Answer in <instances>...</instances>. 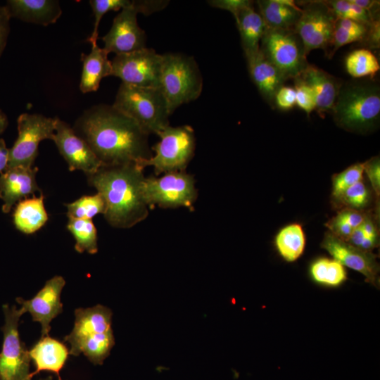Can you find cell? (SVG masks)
Returning a JSON list of instances; mask_svg holds the SVG:
<instances>
[{
  "mask_svg": "<svg viewBox=\"0 0 380 380\" xmlns=\"http://www.w3.org/2000/svg\"><path fill=\"white\" fill-rule=\"evenodd\" d=\"M143 170L137 163L102 165L95 172L87 175L88 184L105 201L103 215L110 226L129 229L148 216V207L142 193Z\"/></svg>",
  "mask_w": 380,
  "mask_h": 380,
  "instance_id": "cell-2",
  "label": "cell"
},
{
  "mask_svg": "<svg viewBox=\"0 0 380 380\" xmlns=\"http://www.w3.org/2000/svg\"><path fill=\"white\" fill-rule=\"evenodd\" d=\"M336 19L326 1H310L302 8L293 30L301 40L306 55L331 44Z\"/></svg>",
  "mask_w": 380,
  "mask_h": 380,
  "instance_id": "cell-13",
  "label": "cell"
},
{
  "mask_svg": "<svg viewBox=\"0 0 380 380\" xmlns=\"http://www.w3.org/2000/svg\"><path fill=\"white\" fill-rule=\"evenodd\" d=\"M310 274L316 283L330 287L338 286L347 278L343 265L335 259L320 258L310 265Z\"/></svg>",
  "mask_w": 380,
  "mask_h": 380,
  "instance_id": "cell-28",
  "label": "cell"
},
{
  "mask_svg": "<svg viewBox=\"0 0 380 380\" xmlns=\"http://www.w3.org/2000/svg\"><path fill=\"white\" fill-rule=\"evenodd\" d=\"M56 120V118L40 114H20L17 120L18 137L13 146L8 148L6 168L33 167L38 156L39 143L44 139H53Z\"/></svg>",
  "mask_w": 380,
  "mask_h": 380,
  "instance_id": "cell-11",
  "label": "cell"
},
{
  "mask_svg": "<svg viewBox=\"0 0 380 380\" xmlns=\"http://www.w3.org/2000/svg\"><path fill=\"white\" fill-rule=\"evenodd\" d=\"M68 219L91 220L98 214H104L106 203L101 194L86 195L72 203H66Z\"/></svg>",
  "mask_w": 380,
  "mask_h": 380,
  "instance_id": "cell-31",
  "label": "cell"
},
{
  "mask_svg": "<svg viewBox=\"0 0 380 380\" xmlns=\"http://www.w3.org/2000/svg\"><path fill=\"white\" fill-rule=\"evenodd\" d=\"M364 171L366 172L375 194L379 196L380 163L379 157H375L365 163Z\"/></svg>",
  "mask_w": 380,
  "mask_h": 380,
  "instance_id": "cell-41",
  "label": "cell"
},
{
  "mask_svg": "<svg viewBox=\"0 0 380 380\" xmlns=\"http://www.w3.org/2000/svg\"><path fill=\"white\" fill-rule=\"evenodd\" d=\"M108 53L97 44L91 45L89 54L82 53V71L80 83V91L85 94L96 91L101 80L111 76L112 64L108 58Z\"/></svg>",
  "mask_w": 380,
  "mask_h": 380,
  "instance_id": "cell-23",
  "label": "cell"
},
{
  "mask_svg": "<svg viewBox=\"0 0 380 380\" xmlns=\"http://www.w3.org/2000/svg\"><path fill=\"white\" fill-rule=\"evenodd\" d=\"M367 32L354 30L340 24L336 19L331 46L333 49L331 56L341 46L346 44L362 41L365 39Z\"/></svg>",
  "mask_w": 380,
  "mask_h": 380,
  "instance_id": "cell-35",
  "label": "cell"
},
{
  "mask_svg": "<svg viewBox=\"0 0 380 380\" xmlns=\"http://www.w3.org/2000/svg\"><path fill=\"white\" fill-rule=\"evenodd\" d=\"M360 226L362 229L365 236L377 237L376 228L370 220H367L365 218L363 222Z\"/></svg>",
  "mask_w": 380,
  "mask_h": 380,
  "instance_id": "cell-47",
  "label": "cell"
},
{
  "mask_svg": "<svg viewBox=\"0 0 380 380\" xmlns=\"http://www.w3.org/2000/svg\"><path fill=\"white\" fill-rule=\"evenodd\" d=\"M163 60V54L146 47L116 54L111 61V76L136 87L160 88Z\"/></svg>",
  "mask_w": 380,
  "mask_h": 380,
  "instance_id": "cell-12",
  "label": "cell"
},
{
  "mask_svg": "<svg viewBox=\"0 0 380 380\" xmlns=\"http://www.w3.org/2000/svg\"><path fill=\"white\" fill-rule=\"evenodd\" d=\"M331 112L338 126L350 131L367 130L379 120V87L358 84L341 87Z\"/></svg>",
  "mask_w": 380,
  "mask_h": 380,
  "instance_id": "cell-6",
  "label": "cell"
},
{
  "mask_svg": "<svg viewBox=\"0 0 380 380\" xmlns=\"http://www.w3.org/2000/svg\"><path fill=\"white\" fill-rule=\"evenodd\" d=\"M251 77L263 98L272 104L286 78L260 51L246 58Z\"/></svg>",
  "mask_w": 380,
  "mask_h": 380,
  "instance_id": "cell-22",
  "label": "cell"
},
{
  "mask_svg": "<svg viewBox=\"0 0 380 380\" xmlns=\"http://www.w3.org/2000/svg\"><path fill=\"white\" fill-rule=\"evenodd\" d=\"M133 1L130 0H91V5L94 16V23L93 31L88 38V42L94 45L97 43L99 36V27L103 16L109 11H116L132 6Z\"/></svg>",
  "mask_w": 380,
  "mask_h": 380,
  "instance_id": "cell-33",
  "label": "cell"
},
{
  "mask_svg": "<svg viewBox=\"0 0 380 380\" xmlns=\"http://www.w3.org/2000/svg\"><path fill=\"white\" fill-rule=\"evenodd\" d=\"M67 229L75 240V249L77 252L97 253V230L91 220L69 219Z\"/></svg>",
  "mask_w": 380,
  "mask_h": 380,
  "instance_id": "cell-29",
  "label": "cell"
},
{
  "mask_svg": "<svg viewBox=\"0 0 380 380\" xmlns=\"http://www.w3.org/2000/svg\"><path fill=\"white\" fill-rule=\"evenodd\" d=\"M142 193L150 208L154 205L163 208L184 207L192 210L198 197L195 179L185 171L167 172L160 177H145Z\"/></svg>",
  "mask_w": 380,
  "mask_h": 380,
  "instance_id": "cell-9",
  "label": "cell"
},
{
  "mask_svg": "<svg viewBox=\"0 0 380 380\" xmlns=\"http://www.w3.org/2000/svg\"><path fill=\"white\" fill-rule=\"evenodd\" d=\"M163 55L160 89L172 115L181 105L199 97L203 89V78L194 58L182 53Z\"/></svg>",
  "mask_w": 380,
  "mask_h": 380,
  "instance_id": "cell-5",
  "label": "cell"
},
{
  "mask_svg": "<svg viewBox=\"0 0 380 380\" xmlns=\"http://www.w3.org/2000/svg\"><path fill=\"white\" fill-rule=\"evenodd\" d=\"M274 101L281 110H288L296 105V91L291 87L282 86L277 91Z\"/></svg>",
  "mask_w": 380,
  "mask_h": 380,
  "instance_id": "cell-38",
  "label": "cell"
},
{
  "mask_svg": "<svg viewBox=\"0 0 380 380\" xmlns=\"http://www.w3.org/2000/svg\"><path fill=\"white\" fill-rule=\"evenodd\" d=\"M52 140L68 165L70 171L82 170L86 175L95 172L101 165L91 148L67 122L56 118Z\"/></svg>",
  "mask_w": 380,
  "mask_h": 380,
  "instance_id": "cell-16",
  "label": "cell"
},
{
  "mask_svg": "<svg viewBox=\"0 0 380 380\" xmlns=\"http://www.w3.org/2000/svg\"><path fill=\"white\" fill-rule=\"evenodd\" d=\"M72 129L102 165L139 163L153 155L148 135L113 105L97 104L85 110Z\"/></svg>",
  "mask_w": 380,
  "mask_h": 380,
  "instance_id": "cell-1",
  "label": "cell"
},
{
  "mask_svg": "<svg viewBox=\"0 0 380 380\" xmlns=\"http://www.w3.org/2000/svg\"><path fill=\"white\" fill-rule=\"evenodd\" d=\"M321 246L342 265L361 273L367 281L379 286V268L371 252L362 251L331 233L325 234Z\"/></svg>",
  "mask_w": 380,
  "mask_h": 380,
  "instance_id": "cell-17",
  "label": "cell"
},
{
  "mask_svg": "<svg viewBox=\"0 0 380 380\" xmlns=\"http://www.w3.org/2000/svg\"><path fill=\"white\" fill-rule=\"evenodd\" d=\"M65 285V279L56 275L47 280L44 286L30 300L17 297L15 301L20 308L29 312L34 322L41 324V337L49 335L51 322L63 312V303L61 301L62 290Z\"/></svg>",
  "mask_w": 380,
  "mask_h": 380,
  "instance_id": "cell-14",
  "label": "cell"
},
{
  "mask_svg": "<svg viewBox=\"0 0 380 380\" xmlns=\"http://www.w3.org/2000/svg\"><path fill=\"white\" fill-rule=\"evenodd\" d=\"M368 196L367 187L360 181L346 190L341 198L351 209L355 210L364 208L367 205Z\"/></svg>",
  "mask_w": 380,
  "mask_h": 380,
  "instance_id": "cell-37",
  "label": "cell"
},
{
  "mask_svg": "<svg viewBox=\"0 0 380 380\" xmlns=\"http://www.w3.org/2000/svg\"><path fill=\"white\" fill-rule=\"evenodd\" d=\"M260 51L286 80L299 76L308 65L304 46L293 30L266 28Z\"/></svg>",
  "mask_w": 380,
  "mask_h": 380,
  "instance_id": "cell-10",
  "label": "cell"
},
{
  "mask_svg": "<svg viewBox=\"0 0 380 380\" xmlns=\"http://www.w3.org/2000/svg\"><path fill=\"white\" fill-rule=\"evenodd\" d=\"M38 380H54L51 376H48L44 378H40Z\"/></svg>",
  "mask_w": 380,
  "mask_h": 380,
  "instance_id": "cell-49",
  "label": "cell"
},
{
  "mask_svg": "<svg viewBox=\"0 0 380 380\" xmlns=\"http://www.w3.org/2000/svg\"><path fill=\"white\" fill-rule=\"evenodd\" d=\"M138 11L134 0L131 6L121 10L113 19L110 30L101 39L108 53H125L146 47V35L137 23Z\"/></svg>",
  "mask_w": 380,
  "mask_h": 380,
  "instance_id": "cell-15",
  "label": "cell"
},
{
  "mask_svg": "<svg viewBox=\"0 0 380 380\" xmlns=\"http://www.w3.org/2000/svg\"><path fill=\"white\" fill-rule=\"evenodd\" d=\"M11 17L5 6H0V57L6 46L10 32Z\"/></svg>",
  "mask_w": 380,
  "mask_h": 380,
  "instance_id": "cell-42",
  "label": "cell"
},
{
  "mask_svg": "<svg viewBox=\"0 0 380 380\" xmlns=\"http://www.w3.org/2000/svg\"><path fill=\"white\" fill-rule=\"evenodd\" d=\"M44 195L33 196L18 202L13 214L15 228L25 234H32L40 229L49 220L44 207Z\"/></svg>",
  "mask_w": 380,
  "mask_h": 380,
  "instance_id": "cell-25",
  "label": "cell"
},
{
  "mask_svg": "<svg viewBox=\"0 0 380 380\" xmlns=\"http://www.w3.org/2000/svg\"><path fill=\"white\" fill-rule=\"evenodd\" d=\"M112 105L148 135L158 134L170 125L171 115L160 88L139 87L122 82Z\"/></svg>",
  "mask_w": 380,
  "mask_h": 380,
  "instance_id": "cell-4",
  "label": "cell"
},
{
  "mask_svg": "<svg viewBox=\"0 0 380 380\" xmlns=\"http://www.w3.org/2000/svg\"><path fill=\"white\" fill-rule=\"evenodd\" d=\"M207 2L212 7L229 11L234 17L241 10L253 6V2L248 0H211Z\"/></svg>",
  "mask_w": 380,
  "mask_h": 380,
  "instance_id": "cell-39",
  "label": "cell"
},
{
  "mask_svg": "<svg viewBox=\"0 0 380 380\" xmlns=\"http://www.w3.org/2000/svg\"><path fill=\"white\" fill-rule=\"evenodd\" d=\"M3 343L0 351V380H32L29 350L21 341L18 330L23 311L15 304L2 305Z\"/></svg>",
  "mask_w": 380,
  "mask_h": 380,
  "instance_id": "cell-8",
  "label": "cell"
},
{
  "mask_svg": "<svg viewBox=\"0 0 380 380\" xmlns=\"http://www.w3.org/2000/svg\"><path fill=\"white\" fill-rule=\"evenodd\" d=\"M336 18L349 19L369 26L374 20L372 14L359 7L350 0L326 1Z\"/></svg>",
  "mask_w": 380,
  "mask_h": 380,
  "instance_id": "cell-32",
  "label": "cell"
},
{
  "mask_svg": "<svg viewBox=\"0 0 380 380\" xmlns=\"http://www.w3.org/2000/svg\"><path fill=\"white\" fill-rule=\"evenodd\" d=\"M296 105L309 115L315 108L316 103L312 89L299 77L294 78Z\"/></svg>",
  "mask_w": 380,
  "mask_h": 380,
  "instance_id": "cell-36",
  "label": "cell"
},
{
  "mask_svg": "<svg viewBox=\"0 0 380 380\" xmlns=\"http://www.w3.org/2000/svg\"><path fill=\"white\" fill-rule=\"evenodd\" d=\"M331 231V234L338 239L348 241L354 229L345 220L336 215L326 224Z\"/></svg>",
  "mask_w": 380,
  "mask_h": 380,
  "instance_id": "cell-40",
  "label": "cell"
},
{
  "mask_svg": "<svg viewBox=\"0 0 380 380\" xmlns=\"http://www.w3.org/2000/svg\"><path fill=\"white\" fill-rule=\"evenodd\" d=\"M379 20L374 19L368 26V30L365 39L372 47L379 48L380 39Z\"/></svg>",
  "mask_w": 380,
  "mask_h": 380,
  "instance_id": "cell-44",
  "label": "cell"
},
{
  "mask_svg": "<svg viewBox=\"0 0 380 380\" xmlns=\"http://www.w3.org/2000/svg\"><path fill=\"white\" fill-rule=\"evenodd\" d=\"M8 160V148L4 139H0V173L5 170Z\"/></svg>",
  "mask_w": 380,
  "mask_h": 380,
  "instance_id": "cell-46",
  "label": "cell"
},
{
  "mask_svg": "<svg viewBox=\"0 0 380 380\" xmlns=\"http://www.w3.org/2000/svg\"><path fill=\"white\" fill-rule=\"evenodd\" d=\"M364 168L365 163H356L336 175L332 181L333 196L341 198L346 190L362 181Z\"/></svg>",
  "mask_w": 380,
  "mask_h": 380,
  "instance_id": "cell-34",
  "label": "cell"
},
{
  "mask_svg": "<svg viewBox=\"0 0 380 380\" xmlns=\"http://www.w3.org/2000/svg\"><path fill=\"white\" fill-rule=\"evenodd\" d=\"M234 18L246 57L254 55L260 51V43L267 28L262 18L252 6L241 10Z\"/></svg>",
  "mask_w": 380,
  "mask_h": 380,
  "instance_id": "cell-24",
  "label": "cell"
},
{
  "mask_svg": "<svg viewBox=\"0 0 380 380\" xmlns=\"http://www.w3.org/2000/svg\"><path fill=\"white\" fill-rule=\"evenodd\" d=\"M257 5L267 28L293 30L302 13V8H292L279 0L257 1Z\"/></svg>",
  "mask_w": 380,
  "mask_h": 380,
  "instance_id": "cell-26",
  "label": "cell"
},
{
  "mask_svg": "<svg viewBox=\"0 0 380 380\" xmlns=\"http://www.w3.org/2000/svg\"><path fill=\"white\" fill-rule=\"evenodd\" d=\"M300 77L312 90L316 110L320 115L332 110L341 85L332 75L312 65H308Z\"/></svg>",
  "mask_w": 380,
  "mask_h": 380,
  "instance_id": "cell-21",
  "label": "cell"
},
{
  "mask_svg": "<svg viewBox=\"0 0 380 380\" xmlns=\"http://www.w3.org/2000/svg\"><path fill=\"white\" fill-rule=\"evenodd\" d=\"M276 248L284 260L294 262L303 254L305 237L300 224L294 223L283 227L275 237Z\"/></svg>",
  "mask_w": 380,
  "mask_h": 380,
  "instance_id": "cell-27",
  "label": "cell"
},
{
  "mask_svg": "<svg viewBox=\"0 0 380 380\" xmlns=\"http://www.w3.org/2000/svg\"><path fill=\"white\" fill-rule=\"evenodd\" d=\"M37 167L18 166L6 168L0 173V198L2 211L8 213L13 206L36 192L42 194L36 181Z\"/></svg>",
  "mask_w": 380,
  "mask_h": 380,
  "instance_id": "cell-18",
  "label": "cell"
},
{
  "mask_svg": "<svg viewBox=\"0 0 380 380\" xmlns=\"http://www.w3.org/2000/svg\"><path fill=\"white\" fill-rule=\"evenodd\" d=\"M8 120L6 115L0 109V134L6 129Z\"/></svg>",
  "mask_w": 380,
  "mask_h": 380,
  "instance_id": "cell-48",
  "label": "cell"
},
{
  "mask_svg": "<svg viewBox=\"0 0 380 380\" xmlns=\"http://www.w3.org/2000/svg\"><path fill=\"white\" fill-rule=\"evenodd\" d=\"M5 6L11 18L44 26L55 23L62 13L56 0H8Z\"/></svg>",
  "mask_w": 380,
  "mask_h": 380,
  "instance_id": "cell-20",
  "label": "cell"
},
{
  "mask_svg": "<svg viewBox=\"0 0 380 380\" xmlns=\"http://www.w3.org/2000/svg\"><path fill=\"white\" fill-rule=\"evenodd\" d=\"M74 326L64 341L70 344L69 354H83L94 365H103L115 346L112 329L113 313L101 304L75 310Z\"/></svg>",
  "mask_w": 380,
  "mask_h": 380,
  "instance_id": "cell-3",
  "label": "cell"
},
{
  "mask_svg": "<svg viewBox=\"0 0 380 380\" xmlns=\"http://www.w3.org/2000/svg\"><path fill=\"white\" fill-rule=\"evenodd\" d=\"M337 215L345 220L354 229L358 227L365 219L360 212L351 208L344 209Z\"/></svg>",
  "mask_w": 380,
  "mask_h": 380,
  "instance_id": "cell-43",
  "label": "cell"
},
{
  "mask_svg": "<svg viewBox=\"0 0 380 380\" xmlns=\"http://www.w3.org/2000/svg\"><path fill=\"white\" fill-rule=\"evenodd\" d=\"M29 354L35 367L30 374L31 379L40 372L48 371L55 373L58 380H62L60 372L70 355L63 343L47 335L41 337L29 350Z\"/></svg>",
  "mask_w": 380,
  "mask_h": 380,
  "instance_id": "cell-19",
  "label": "cell"
},
{
  "mask_svg": "<svg viewBox=\"0 0 380 380\" xmlns=\"http://www.w3.org/2000/svg\"><path fill=\"white\" fill-rule=\"evenodd\" d=\"M157 135L160 140L152 147L154 154L137 164L143 169L152 166L156 175L185 171L196 148L193 128L189 125H169Z\"/></svg>",
  "mask_w": 380,
  "mask_h": 380,
  "instance_id": "cell-7",
  "label": "cell"
},
{
  "mask_svg": "<svg viewBox=\"0 0 380 380\" xmlns=\"http://www.w3.org/2000/svg\"><path fill=\"white\" fill-rule=\"evenodd\" d=\"M347 72L353 78L374 76L380 69L376 57L367 49L350 52L345 61Z\"/></svg>",
  "mask_w": 380,
  "mask_h": 380,
  "instance_id": "cell-30",
  "label": "cell"
},
{
  "mask_svg": "<svg viewBox=\"0 0 380 380\" xmlns=\"http://www.w3.org/2000/svg\"><path fill=\"white\" fill-rule=\"evenodd\" d=\"M352 3L358 6L359 7L363 8L364 10L368 11L372 14L374 9H377V6L379 5V1H371V0H350Z\"/></svg>",
  "mask_w": 380,
  "mask_h": 380,
  "instance_id": "cell-45",
  "label": "cell"
}]
</instances>
